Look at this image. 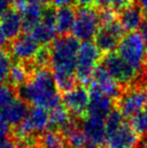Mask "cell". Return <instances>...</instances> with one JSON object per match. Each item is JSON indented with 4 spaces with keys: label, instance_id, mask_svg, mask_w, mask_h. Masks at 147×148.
<instances>
[{
    "label": "cell",
    "instance_id": "cell-37",
    "mask_svg": "<svg viewBox=\"0 0 147 148\" xmlns=\"http://www.w3.org/2000/svg\"><path fill=\"white\" fill-rule=\"evenodd\" d=\"M51 0H28V4H34V5L40 6V7L46 8L45 6L49 4Z\"/></svg>",
    "mask_w": 147,
    "mask_h": 148
},
{
    "label": "cell",
    "instance_id": "cell-19",
    "mask_svg": "<svg viewBox=\"0 0 147 148\" xmlns=\"http://www.w3.org/2000/svg\"><path fill=\"white\" fill-rule=\"evenodd\" d=\"M143 16V13L138 6L130 4L129 6L120 11V14L118 16V21L124 31L133 32V31L140 29L144 21Z\"/></svg>",
    "mask_w": 147,
    "mask_h": 148
},
{
    "label": "cell",
    "instance_id": "cell-32",
    "mask_svg": "<svg viewBox=\"0 0 147 148\" xmlns=\"http://www.w3.org/2000/svg\"><path fill=\"white\" fill-rule=\"evenodd\" d=\"M11 0H0V17H2L8 10L11 9Z\"/></svg>",
    "mask_w": 147,
    "mask_h": 148
},
{
    "label": "cell",
    "instance_id": "cell-9",
    "mask_svg": "<svg viewBox=\"0 0 147 148\" xmlns=\"http://www.w3.org/2000/svg\"><path fill=\"white\" fill-rule=\"evenodd\" d=\"M139 146V134L124 121L118 128L106 133L105 148H136Z\"/></svg>",
    "mask_w": 147,
    "mask_h": 148
},
{
    "label": "cell",
    "instance_id": "cell-3",
    "mask_svg": "<svg viewBox=\"0 0 147 148\" xmlns=\"http://www.w3.org/2000/svg\"><path fill=\"white\" fill-rule=\"evenodd\" d=\"M51 126L49 113L45 108L34 106L28 110L25 119L16 126L14 130V137L19 144L31 146L34 143V135L42 133Z\"/></svg>",
    "mask_w": 147,
    "mask_h": 148
},
{
    "label": "cell",
    "instance_id": "cell-2",
    "mask_svg": "<svg viewBox=\"0 0 147 148\" xmlns=\"http://www.w3.org/2000/svg\"><path fill=\"white\" fill-rule=\"evenodd\" d=\"M19 96L24 102L51 110L61 105L62 98L57 88L53 72L47 68L36 69L27 82L18 87Z\"/></svg>",
    "mask_w": 147,
    "mask_h": 148
},
{
    "label": "cell",
    "instance_id": "cell-8",
    "mask_svg": "<svg viewBox=\"0 0 147 148\" xmlns=\"http://www.w3.org/2000/svg\"><path fill=\"white\" fill-rule=\"evenodd\" d=\"M147 107V90L144 88H133L126 91L118 100V108L126 118L145 111Z\"/></svg>",
    "mask_w": 147,
    "mask_h": 148
},
{
    "label": "cell",
    "instance_id": "cell-21",
    "mask_svg": "<svg viewBox=\"0 0 147 148\" xmlns=\"http://www.w3.org/2000/svg\"><path fill=\"white\" fill-rule=\"evenodd\" d=\"M44 9L45 8L34 5V4L26 5V7L21 11L24 33H29L39 23V21L42 18Z\"/></svg>",
    "mask_w": 147,
    "mask_h": 148
},
{
    "label": "cell",
    "instance_id": "cell-16",
    "mask_svg": "<svg viewBox=\"0 0 147 148\" xmlns=\"http://www.w3.org/2000/svg\"><path fill=\"white\" fill-rule=\"evenodd\" d=\"M89 92L90 104L88 108V116L106 119L113 110V99L93 87H91Z\"/></svg>",
    "mask_w": 147,
    "mask_h": 148
},
{
    "label": "cell",
    "instance_id": "cell-39",
    "mask_svg": "<svg viewBox=\"0 0 147 148\" xmlns=\"http://www.w3.org/2000/svg\"><path fill=\"white\" fill-rule=\"evenodd\" d=\"M7 41H8L7 37L5 36V34H4L3 30H2V28H1V25H0V47H4V45H6Z\"/></svg>",
    "mask_w": 147,
    "mask_h": 148
},
{
    "label": "cell",
    "instance_id": "cell-29",
    "mask_svg": "<svg viewBox=\"0 0 147 148\" xmlns=\"http://www.w3.org/2000/svg\"><path fill=\"white\" fill-rule=\"evenodd\" d=\"M95 3L104 9H112L121 11L131 4V0H96Z\"/></svg>",
    "mask_w": 147,
    "mask_h": 148
},
{
    "label": "cell",
    "instance_id": "cell-14",
    "mask_svg": "<svg viewBox=\"0 0 147 148\" xmlns=\"http://www.w3.org/2000/svg\"><path fill=\"white\" fill-rule=\"evenodd\" d=\"M39 49V45L31 35L24 33L13 39L10 45V55L20 62H31Z\"/></svg>",
    "mask_w": 147,
    "mask_h": 148
},
{
    "label": "cell",
    "instance_id": "cell-10",
    "mask_svg": "<svg viewBox=\"0 0 147 148\" xmlns=\"http://www.w3.org/2000/svg\"><path fill=\"white\" fill-rule=\"evenodd\" d=\"M123 31L124 29L118 19L110 23L102 24L95 37V43L101 51L107 53H113L123 37Z\"/></svg>",
    "mask_w": 147,
    "mask_h": 148
},
{
    "label": "cell",
    "instance_id": "cell-17",
    "mask_svg": "<svg viewBox=\"0 0 147 148\" xmlns=\"http://www.w3.org/2000/svg\"><path fill=\"white\" fill-rule=\"evenodd\" d=\"M28 110L26 102L22 99H14L0 110V117L9 126H18L25 119Z\"/></svg>",
    "mask_w": 147,
    "mask_h": 148
},
{
    "label": "cell",
    "instance_id": "cell-31",
    "mask_svg": "<svg viewBox=\"0 0 147 148\" xmlns=\"http://www.w3.org/2000/svg\"><path fill=\"white\" fill-rule=\"evenodd\" d=\"M9 132H10L9 125L0 117V142L5 140V139H7L8 135H9Z\"/></svg>",
    "mask_w": 147,
    "mask_h": 148
},
{
    "label": "cell",
    "instance_id": "cell-5",
    "mask_svg": "<svg viewBox=\"0 0 147 148\" xmlns=\"http://www.w3.org/2000/svg\"><path fill=\"white\" fill-rule=\"evenodd\" d=\"M101 51L92 41H85L80 43L76 60L77 81L83 85L92 83L93 76L99 66Z\"/></svg>",
    "mask_w": 147,
    "mask_h": 148
},
{
    "label": "cell",
    "instance_id": "cell-11",
    "mask_svg": "<svg viewBox=\"0 0 147 148\" xmlns=\"http://www.w3.org/2000/svg\"><path fill=\"white\" fill-rule=\"evenodd\" d=\"M64 106L71 113L84 120L88 117V108L90 104V92L82 86L74 87L66 92L63 97Z\"/></svg>",
    "mask_w": 147,
    "mask_h": 148
},
{
    "label": "cell",
    "instance_id": "cell-33",
    "mask_svg": "<svg viewBox=\"0 0 147 148\" xmlns=\"http://www.w3.org/2000/svg\"><path fill=\"white\" fill-rule=\"evenodd\" d=\"M11 4L14 9L21 12L28 4V0H11Z\"/></svg>",
    "mask_w": 147,
    "mask_h": 148
},
{
    "label": "cell",
    "instance_id": "cell-38",
    "mask_svg": "<svg viewBox=\"0 0 147 148\" xmlns=\"http://www.w3.org/2000/svg\"><path fill=\"white\" fill-rule=\"evenodd\" d=\"M140 33H141L142 37L145 40L146 45H147V19L144 20L143 23H142L141 27H140Z\"/></svg>",
    "mask_w": 147,
    "mask_h": 148
},
{
    "label": "cell",
    "instance_id": "cell-23",
    "mask_svg": "<svg viewBox=\"0 0 147 148\" xmlns=\"http://www.w3.org/2000/svg\"><path fill=\"white\" fill-rule=\"evenodd\" d=\"M30 75H31L30 69H28L27 66H25L24 62H17L15 64H12L8 80H9L10 84L12 86L20 87L24 83L27 82Z\"/></svg>",
    "mask_w": 147,
    "mask_h": 148
},
{
    "label": "cell",
    "instance_id": "cell-20",
    "mask_svg": "<svg viewBox=\"0 0 147 148\" xmlns=\"http://www.w3.org/2000/svg\"><path fill=\"white\" fill-rule=\"evenodd\" d=\"M76 18V11L71 7L57 8L55 11V27L57 32L59 35H67L72 32Z\"/></svg>",
    "mask_w": 147,
    "mask_h": 148
},
{
    "label": "cell",
    "instance_id": "cell-22",
    "mask_svg": "<svg viewBox=\"0 0 147 148\" xmlns=\"http://www.w3.org/2000/svg\"><path fill=\"white\" fill-rule=\"evenodd\" d=\"M49 124L51 127L57 129V130L65 131L68 127L72 124V118L70 115V111L65 106H57L51 110L49 113Z\"/></svg>",
    "mask_w": 147,
    "mask_h": 148
},
{
    "label": "cell",
    "instance_id": "cell-26",
    "mask_svg": "<svg viewBox=\"0 0 147 148\" xmlns=\"http://www.w3.org/2000/svg\"><path fill=\"white\" fill-rule=\"evenodd\" d=\"M11 66V55L5 47H0V83H4L8 79Z\"/></svg>",
    "mask_w": 147,
    "mask_h": 148
},
{
    "label": "cell",
    "instance_id": "cell-27",
    "mask_svg": "<svg viewBox=\"0 0 147 148\" xmlns=\"http://www.w3.org/2000/svg\"><path fill=\"white\" fill-rule=\"evenodd\" d=\"M16 92L12 85L0 83V110L7 106L10 102L16 99Z\"/></svg>",
    "mask_w": 147,
    "mask_h": 148
},
{
    "label": "cell",
    "instance_id": "cell-12",
    "mask_svg": "<svg viewBox=\"0 0 147 148\" xmlns=\"http://www.w3.org/2000/svg\"><path fill=\"white\" fill-rule=\"evenodd\" d=\"M27 34L31 35L38 45H46L53 42L57 34L55 10L51 8H45L39 23Z\"/></svg>",
    "mask_w": 147,
    "mask_h": 148
},
{
    "label": "cell",
    "instance_id": "cell-13",
    "mask_svg": "<svg viewBox=\"0 0 147 148\" xmlns=\"http://www.w3.org/2000/svg\"><path fill=\"white\" fill-rule=\"evenodd\" d=\"M82 130L87 138L86 148H102L105 145V119L88 116L83 120Z\"/></svg>",
    "mask_w": 147,
    "mask_h": 148
},
{
    "label": "cell",
    "instance_id": "cell-7",
    "mask_svg": "<svg viewBox=\"0 0 147 148\" xmlns=\"http://www.w3.org/2000/svg\"><path fill=\"white\" fill-rule=\"evenodd\" d=\"M102 64L119 85H129L138 77L131 66L127 64L117 53H109L103 58Z\"/></svg>",
    "mask_w": 147,
    "mask_h": 148
},
{
    "label": "cell",
    "instance_id": "cell-35",
    "mask_svg": "<svg viewBox=\"0 0 147 148\" xmlns=\"http://www.w3.org/2000/svg\"><path fill=\"white\" fill-rule=\"evenodd\" d=\"M0 148H20V146L16 141L11 139H5L0 142Z\"/></svg>",
    "mask_w": 147,
    "mask_h": 148
},
{
    "label": "cell",
    "instance_id": "cell-28",
    "mask_svg": "<svg viewBox=\"0 0 147 148\" xmlns=\"http://www.w3.org/2000/svg\"><path fill=\"white\" fill-rule=\"evenodd\" d=\"M36 69L46 68L47 64H51V53L49 47H39L38 51L36 53V57L31 60Z\"/></svg>",
    "mask_w": 147,
    "mask_h": 148
},
{
    "label": "cell",
    "instance_id": "cell-30",
    "mask_svg": "<svg viewBox=\"0 0 147 148\" xmlns=\"http://www.w3.org/2000/svg\"><path fill=\"white\" fill-rule=\"evenodd\" d=\"M132 128L139 135L147 133V113L145 111L137 114L131 118Z\"/></svg>",
    "mask_w": 147,
    "mask_h": 148
},
{
    "label": "cell",
    "instance_id": "cell-36",
    "mask_svg": "<svg viewBox=\"0 0 147 148\" xmlns=\"http://www.w3.org/2000/svg\"><path fill=\"white\" fill-rule=\"evenodd\" d=\"M136 2H137V6L140 8L143 15L147 17V0H136Z\"/></svg>",
    "mask_w": 147,
    "mask_h": 148
},
{
    "label": "cell",
    "instance_id": "cell-40",
    "mask_svg": "<svg viewBox=\"0 0 147 148\" xmlns=\"http://www.w3.org/2000/svg\"><path fill=\"white\" fill-rule=\"evenodd\" d=\"M81 6H90L91 4L95 3L96 0H76Z\"/></svg>",
    "mask_w": 147,
    "mask_h": 148
},
{
    "label": "cell",
    "instance_id": "cell-24",
    "mask_svg": "<svg viewBox=\"0 0 147 148\" xmlns=\"http://www.w3.org/2000/svg\"><path fill=\"white\" fill-rule=\"evenodd\" d=\"M63 134L65 136L66 143L69 145L70 148H86V136L82 129H79L75 125V123L68 127L65 131H63Z\"/></svg>",
    "mask_w": 147,
    "mask_h": 148
},
{
    "label": "cell",
    "instance_id": "cell-41",
    "mask_svg": "<svg viewBox=\"0 0 147 148\" xmlns=\"http://www.w3.org/2000/svg\"><path fill=\"white\" fill-rule=\"evenodd\" d=\"M139 148H147V136L139 143Z\"/></svg>",
    "mask_w": 147,
    "mask_h": 148
},
{
    "label": "cell",
    "instance_id": "cell-34",
    "mask_svg": "<svg viewBox=\"0 0 147 148\" xmlns=\"http://www.w3.org/2000/svg\"><path fill=\"white\" fill-rule=\"evenodd\" d=\"M51 1L53 6H55L57 8H62L71 6L75 0H51Z\"/></svg>",
    "mask_w": 147,
    "mask_h": 148
},
{
    "label": "cell",
    "instance_id": "cell-6",
    "mask_svg": "<svg viewBox=\"0 0 147 148\" xmlns=\"http://www.w3.org/2000/svg\"><path fill=\"white\" fill-rule=\"evenodd\" d=\"M101 27L100 13L91 6H81L76 11L73 36L79 41H91L95 39Z\"/></svg>",
    "mask_w": 147,
    "mask_h": 148
},
{
    "label": "cell",
    "instance_id": "cell-18",
    "mask_svg": "<svg viewBox=\"0 0 147 148\" xmlns=\"http://www.w3.org/2000/svg\"><path fill=\"white\" fill-rule=\"evenodd\" d=\"M0 25L8 40H13L23 31V21L21 12L16 9H10L0 17Z\"/></svg>",
    "mask_w": 147,
    "mask_h": 148
},
{
    "label": "cell",
    "instance_id": "cell-25",
    "mask_svg": "<svg viewBox=\"0 0 147 148\" xmlns=\"http://www.w3.org/2000/svg\"><path fill=\"white\" fill-rule=\"evenodd\" d=\"M41 148H65L66 139L57 131H45L39 138Z\"/></svg>",
    "mask_w": 147,
    "mask_h": 148
},
{
    "label": "cell",
    "instance_id": "cell-1",
    "mask_svg": "<svg viewBox=\"0 0 147 148\" xmlns=\"http://www.w3.org/2000/svg\"><path fill=\"white\" fill-rule=\"evenodd\" d=\"M80 42L74 36L61 35L51 43V66L59 91H70L76 87V60Z\"/></svg>",
    "mask_w": 147,
    "mask_h": 148
},
{
    "label": "cell",
    "instance_id": "cell-15",
    "mask_svg": "<svg viewBox=\"0 0 147 148\" xmlns=\"http://www.w3.org/2000/svg\"><path fill=\"white\" fill-rule=\"evenodd\" d=\"M91 87L99 90L103 94L109 96L112 99H115L120 96V85L114 80L103 64H99L93 76Z\"/></svg>",
    "mask_w": 147,
    "mask_h": 148
},
{
    "label": "cell",
    "instance_id": "cell-4",
    "mask_svg": "<svg viewBox=\"0 0 147 148\" xmlns=\"http://www.w3.org/2000/svg\"><path fill=\"white\" fill-rule=\"evenodd\" d=\"M117 53L136 72L140 73L147 60V45L138 31L123 35L117 47Z\"/></svg>",
    "mask_w": 147,
    "mask_h": 148
}]
</instances>
